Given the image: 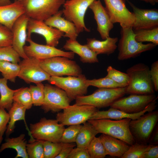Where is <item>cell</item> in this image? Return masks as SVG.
Here are the masks:
<instances>
[{
  "mask_svg": "<svg viewBox=\"0 0 158 158\" xmlns=\"http://www.w3.org/2000/svg\"><path fill=\"white\" fill-rule=\"evenodd\" d=\"M150 68L147 65L140 63L128 68L129 83L126 87V94L147 95L154 94L155 91L151 80Z\"/></svg>",
  "mask_w": 158,
  "mask_h": 158,
  "instance_id": "cell-1",
  "label": "cell"
},
{
  "mask_svg": "<svg viewBox=\"0 0 158 158\" xmlns=\"http://www.w3.org/2000/svg\"><path fill=\"white\" fill-rule=\"evenodd\" d=\"M131 119L125 118L113 120L109 118L89 119L90 123L99 133L109 135L121 140L131 145L135 141L129 128Z\"/></svg>",
  "mask_w": 158,
  "mask_h": 158,
  "instance_id": "cell-2",
  "label": "cell"
},
{
  "mask_svg": "<svg viewBox=\"0 0 158 158\" xmlns=\"http://www.w3.org/2000/svg\"><path fill=\"white\" fill-rule=\"evenodd\" d=\"M120 33L117 57L119 61L135 57L143 52L152 50L157 46L152 43L144 44L137 41L132 27L121 28Z\"/></svg>",
  "mask_w": 158,
  "mask_h": 158,
  "instance_id": "cell-3",
  "label": "cell"
},
{
  "mask_svg": "<svg viewBox=\"0 0 158 158\" xmlns=\"http://www.w3.org/2000/svg\"><path fill=\"white\" fill-rule=\"evenodd\" d=\"M125 94L126 87L99 88L91 95L77 97L75 99V104L88 105L97 108L106 107L110 106Z\"/></svg>",
  "mask_w": 158,
  "mask_h": 158,
  "instance_id": "cell-4",
  "label": "cell"
},
{
  "mask_svg": "<svg viewBox=\"0 0 158 158\" xmlns=\"http://www.w3.org/2000/svg\"><path fill=\"white\" fill-rule=\"evenodd\" d=\"M65 0H24L21 1L25 13L29 18L44 21L54 15Z\"/></svg>",
  "mask_w": 158,
  "mask_h": 158,
  "instance_id": "cell-5",
  "label": "cell"
},
{
  "mask_svg": "<svg viewBox=\"0 0 158 158\" xmlns=\"http://www.w3.org/2000/svg\"><path fill=\"white\" fill-rule=\"evenodd\" d=\"M40 65L50 77L77 76L82 74V69L76 62L65 57L57 56L40 60Z\"/></svg>",
  "mask_w": 158,
  "mask_h": 158,
  "instance_id": "cell-6",
  "label": "cell"
},
{
  "mask_svg": "<svg viewBox=\"0 0 158 158\" xmlns=\"http://www.w3.org/2000/svg\"><path fill=\"white\" fill-rule=\"evenodd\" d=\"M147 112L130 122V130L136 142L148 144L151 135L157 124L158 110Z\"/></svg>",
  "mask_w": 158,
  "mask_h": 158,
  "instance_id": "cell-7",
  "label": "cell"
},
{
  "mask_svg": "<svg viewBox=\"0 0 158 158\" xmlns=\"http://www.w3.org/2000/svg\"><path fill=\"white\" fill-rule=\"evenodd\" d=\"M64 126L56 119L44 117L35 123L30 125L32 138L36 139L53 142H59Z\"/></svg>",
  "mask_w": 158,
  "mask_h": 158,
  "instance_id": "cell-8",
  "label": "cell"
},
{
  "mask_svg": "<svg viewBox=\"0 0 158 158\" xmlns=\"http://www.w3.org/2000/svg\"><path fill=\"white\" fill-rule=\"evenodd\" d=\"M48 81L64 90L71 101L86 95L89 86L87 79L82 74L77 76H51Z\"/></svg>",
  "mask_w": 158,
  "mask_h": 158,
  "instance_id": "cell-9",
  "label": "cell"
},
{
  "mask_svg": "<svg viewBox=\"0 0 158 158\" xmlns=\"http://www.w3.org/2000/svg\"><path fill=\"white\" fill-rule=\"evenodd\" d=\"M95 0H67L65 1L62 11L64 18L73 23L79 34L90 30L85 25L84 18L87 8Z\"/></svg>",
  "mask_w": 158,
  "mask_h": 158,
  "instance_id": "cell-10",
  "label": "cell"
},
{
  "mask_svg": "<svg viewBox=\"0 0 158 158\" xmlns=\"http://www.w3.org/2000/svg\"><path fill=\"white\" fill-rule=\"evenodd\" d=\"M97 110L92 106L75 104L64 109L63 112H57L56 119L64 126L81 125L87 121Z\"/></svg>",
  "mask_w": 158,
  "mask_h": 158,
  "instance_id": "cell-11",
  "label": "cell"
},
{
  "mask_svg": "<svg viewBox=\"0 0 158 158\" xmlns=\"http://www.w3.org/2000/svg\"><path fill=\"white\" fill-rule=\"evenodd\" d=\"M44 90V99L41 106L44 112H58L70 105L71 100L60 88L46 84Z\"/></svg>",
  "mask_w": 158,
  "mask_h": 158,
  "instance_id": "cell-12",
  "label": "cell"
},
{
  "mask_svg": "<svg viewBox=\"0 0 158 158\" xmlns=\"http://www.w3.org/2000/svg\"><path fill=\"white\" fill-rule=\"evenodd\" d=\"M40 60L28 57L19 62L20 70L18 77L26 83L37 84L48 80L50 76L41 67Z\"/></svg>",
  "mask_w": 158,
  "mask_h": 158,
  "instance_id": "cell-13",
  "label": "cell"
},
{
  "mask_svg": "<svg viewBox=\"0 0 158 158\" xmlns=\"http://www.w3.org/2000/svg\"><path fill=\"white\" fill-rule=\"evenodd\" d=\"M157 98L154 94H130L118 99L110 107L129 113H138L144 110Z\"/></svg>",
  "mask_w": 158,
  "mask_h": 158,
  "instance_id": "cell-14",
  "label": "cell"
},
{
  "mask_svg": "<svg viewBox=\"0 0 158 158\" xmlns=\"http://www.w3.org/2000/svg\"><path fill=\"white\" fill-rule=\"evenodd\" d=\"M105 8L114 24L118 23L121 28L132 27L135 20L133 12L126 8L125 0H104Z\"/></svg>",
  "mask_w": 158,
  "mask_h": 158,
  "instance_id": "cell-15",
  "label": "cell"
},
{
  "mask_svg": "<svg viewBox=\"0 0 158 158\" xmlns=\"http://www.w3.org/2000/svg\"><path fill=\"white\" fill-rule=\"evenodd\" d=\"M29 45H25L24 52L28 57L35 58L40 60L51 57L61 56L70 59H74L75 53L72 51H65L55 47L38 44L33 41L31 37H27L26 40Z\"/></svg>",
  "mask_w": 158,
  "mask_h": 158,
  "instance_id": "cell-16",
  "label": "cell"
},
{
  "mask_svg": "<svg viewBox=\"0 0 158 158\" xmlns=\"http://www.w3.org/2000/svg\"><path fill=\"white\" fill-rule=\"evenodd\" d=\"M27 37L35 33L41 35L45 38L46 45L57 46L64 33L58 29L47 25L44 21L29 18L27 27Z\"/></svg>",
  "mask_w": 158,
  "mask_h": 158,
  "instance_id": "cell-17",
  "label": "cell"
},
{
  "mask_svg": "<svg viewBox=\"0 0 158 158\" xmlns=\"http://www.w3.org/2000/svg\"><path fill=\"white\" fill-rule=\"evenodd\" d=\"M29 19L25 14H23L15 22L11 30L12 46L23 59L28 58L24 52V47L27 38V27Z\"/></svg>",
  "mask_w": 158,
  "mask_h": 158,
  "instance_id": "cell-18",
  "label": "cell"
},
{
  "mask_svg": "<svg viewBox=\"0 0 158 158\" xmlns=\"http://www.w3.org/2000/svg\"><path fill=\"white\" fill-rule=\"evenodd\" d=\"M89 8L94 15L97 25V30L103 40L109 37V33L114 27V23L105 8L100 0H95Z\"/></svg>",
  "mask_w": 158,
  "mask_h": 158,
  "instance_id": "cell-19",
  "label": "cell"
},
{
  "mask_svg": "<svg viewBox=\"0 0 158 158\" xmlns=\"http://www.w3.org/2000/svg\"><path fill=\"white\" fill-rule=\"evenodd\" d=\"M127 1L132 7L135 16V20L132 26L133 30L158 27V9L140 8L128 0Z\"/></svg>",
  "mask_w": 158,
  "mask_h": 158,
  "instance_id": "cell-20",
  "label": "cell"
},
{
  "mask_svg": "<svg viewBox=\"0 0 158 158\" xmlns=\"http://www.w3.org/2000/svg\"><path fill=\"white\" fill-rule=\"evenodd\" d=\"M157 98L148 105L144 110L138 113H129L111 107L107 110L97 111L92 115L90 119L109 118L118 120L125 118L136 119L147 112L154 110L156 107V100Z\"/></svg>",
  "mask_w": 158,
  "mask_h": 158,
  "instance_id": "cell-21",
  "label": "cell"
},
{
  "mask_svg": "<svg viewBox=\"0 0 158 158\" xmlns=\"http://www.w3.org/2000/svg\"><path fill=\"white\" fill-rule=\"evenodd\" d=\"M62 15V11L59 10L44 22L48 25L63 32V37L71 40H76L79 34L75 26L73 23L63 17Z\"/></svg>",
  "mask_w": 158,
  "mask_h": 158,
  "instance_id": "cell-22",
  "label": "cell"
},
{
  "mask_svg": "<svg viewBox=\"0 0 158 158\" xmlns=\"http://www.w3.org/2000/svg\"><path fill=\"white\" fill-rule=\"evenodd\" d=\"M25 11L21 2L14 1L13 3L0 6V24L11 30L15 22Z\"/></svg>",
  "mask_w": 158,
  "mask_h": 158,
  "instance_id": "cell-23",
  "label": "cell"
},
{
  "mask_svg": "<svg viewBox=\"0 0 158 158\" xmlns=\"http://www.w3.org/2000/svg\"><path fill=\"white\" fill-rule=\"evenodd\" d=\"M66 50L70 51L78 55L83 63H94L99 62L98 54L91 50L86 44H80L76 40L69 39L63 46Z\"/></svg>",
  "mask_w": 158,
  "mask_h": 158,
  "instance_id": "cell-24",
  "label": "cell"
},
{
  "mask_svg": "<svg viewBox=\"0 0 158 158\" xmlns=\"http://www.w3.org/2000/svg\"><path fill=\"white\" fill-rule=\"evenodd\" d=\"M108 155L121 158L130 146L124 141L106 134H102L99 137Z\"/></svg>",
  "mask_w": 158,
  "mask_h": 158,
  "instance_id": "cell-25",
  "label": "cell"
},
{
  "mask_svg": "<svg viewBox=\"0 0 158 158\" xmlns=\"http://www.w3.org/2000/svg\"><path fill=\"white\" fill-rule=\"evenodd\" d=\"M104 40L100 41L95 38H88L87 39L86 44L98 55H109L114 53L117 47L116 44L118 40V38L109 37Z\"/></svg>",
  "mask_w": 158,
  "mask_h": 158,
  "instance_id": "cell-26",
  "label": "cell"
},
{
  "mask_svg": "<svg viewBox=\"0 0 158 158\" xmlns=\"http://www.w3.org/2000/svg\"><path fill=\"white\" fill-rule=\"evenodd\" d=\"M27 109L23 106L15 102H13L12 106L8 111L10 120L5 132L6 137H9L14 131L15 123L19 120H23L25 124L26 128L30 137H31L29 129L26 124L25 120V114Z\"/></svg>",
  "mask_w": 158,
  "mask_h": 158,
  "instance_id": "cell-27",
  "label": "cell"
},
{
  "mask_svg": "<svg viewBox=\"0 0 158 158\" xmlns=\"http://www.w3.org/2000/svg\"><path fill=\"white\" fill-rule=\"evenodd\" d=\"M25 137V134H22L16 137H6L5 142L0 147V152L6 149L12 148L16 150L17 152L15 158H29L26 150L27 141Z\"/></svg>",
  "mask_w": 158,
  "mask_h": 158,
  "instance_id": "cell-28",
  "label": "cell"
},
{
  "mask_svg": "<svg viewBox=\"0 0 158 158\" xmlns=\"http://www.w3.org/2000/svg\"><path fill=\"white\" fill-rule=\"evenodd\" d=\"M98 133L96 130L89 122L84 123L76 139L75 142L77 147L87 148L92 139Z\"/></svg>",
  "mask_w": 158,
  "mask_h": 158,
  "instance_id": "cell-29",
  "label": "cell"
},
{
  "mask_svg": "<svg viewBox=\"0 0 158 158\" xmlns=\"http://www.w3.org/2000/svg\"><path fill=\"white\" fill-rule=\"evenodd\" d=\"M7 83V80L0 78V109H4L8 111L12 106L13 95L17 89H11Z\"/></svg>",
  "mask_w": 158,
  "mask_h": 158,
  "instance_id": "cell-30",
  "label": "cell"
},
{
  "mask_svg": "<svg viewBox=\"0 0 158 158\" xmlns=\"http://www.w3.org/2000/svg\"><path fill=\"white\" fill-rule=\"evenodd\" d=\"M135 40L139 42H150L158 44V27L152 29L133 30Z\"/></svg>",
  "mask_w": 158,
  "mask_h": 158,
  "instance_id": "cell-31",
  "label": "cell"
},
{
  "mask_svg": "<svg viewBox=\"0 0 158 158\" xmlns=\"http://www.w3.org/2000/svg\"><path fill=\"white\" fill-rule=\"evenodd\" d=\"M20 70L19 64L6 61H0V72L3 78L15 82Z\"/></svg>",
  "mask_w": 158,
  "mask_h": 158,
  "instance_id": "cell-32",
  "label": "cell"
},
{
  "mask_svg": "<svg viewBox=\"0 0 158 158\" xmlns=\"http://www.w3.org/2000/svg\"><path fill=\"white\" fill-rule=\"evenodd\" d=\"M13 102H15L24 107L28 110L33 105L31 94L28 87L17 89L13 97Z\"/></svg>",
  "mask_w": 158,
  "mask_h": 158,
  "instance_id": "cell-33",
  "label": "cell"
},
{
  "mask_svg": "<svg viewBox=\"0 0 158 158\" xmlns=\"http://www.w3.org/2000/svg\"><path fill=\"white\" fill-rule=\"evenodd\" d=\"M90 158H104L108 155L99 137H95L87 148Z\"/></svg>",
  "mask_w": 158,
  "mask_h": 158,
  "instance_id": "cell-34",
  "label": "cell"
},
{
  "mask_svg": "<svg viewBox=\"0 0 158 158\" xmlns=\"http://www.w3.org/2000/svg\"><path fill=\"white\" fill-rule=\"evenodd\" d=\"M26 150L29 158H44L43 140H29L26 145Z\"/></svg>",
  "mask_w": 158,
  "mask_h": 158,
  "instance_id": "cell-35",
  "label": "cell"
},
{
  "mask_svg": "<svg viewBox=\"0 0 158 158\" xmlns=\"http://www.w3.org/2000/svg\"><path fill=\"white\" fill-rule=\"evenodd\" d=\"M107 74L106 76L110 78L117 83L126 87L128 85L130 78L127 73L117 70L111 66L107 67Z\"/></svg>",
  "mask_w": 158,
  "mask_h": 158,
  "instance_id": "cell-36",
  "label": "cell"
},
{
  "mask_svg": "<svg viewBox=\"0 0 158 158\" xmlns=\"http://www.w3.org/2000/svg\"><path fill=\"white\" fill-rule=\"evenodd\" d=\"M19 55L12 46L0 48V61L18 63L20 60Z\"/></svg>",
  "mask_w": 158,
  "mask_h": 158,
  "instance_id": "cell-37",
  "label": "cell"
},
{
  "mask_svg": "<svg viewBox=\"0 0 158 158\" xmlns=\"http://www.w3.org/2000/svg\"><path fill=\"white\" fill-rule=\"evenodd\" d=\"M31 85L29 89L31 94L33 104L34 106H41L44 99V85L42 82Z\"/></svg>",
  "mask_w": 158,
  "mask_h": 158,
  "instance_id": "cell-38",
  "label": "cell"
},
{
  "mask_svg": "<svg viewBox=\"0 0 158 158\" xmlns=\"http://www.w3.org/2000/svg\"><path fill=\"white\" fill-rule=\"evenodd\" d=\"M148 145V144L136 142L130 146L128 150L121 158H143V154Z\"/></svg>",
  "mask_w": 158,
  "mask_h": 158,
  "instance_id": "cell-39",
  "label": "cell"
},
{
  "mask_svg": "<svg viewBox=\"0 0 158 158\" xmlns=\"http://www.w3.org/2000/svg\"><path fill=\"white\" fill-rule=\"evenodd\" d=\"M82 126L81 125H71L65 128L59 142L63 143L75 142L78 135Z\"/></svg>",
  "mask_w": 158,
  "mask_h": 158,
  "instance_id": "cell-40",
  "label": "cell"
},
{
  "mask_svg": "<svg viewBox=\"0 0 158 158\" xmlns=\"http://www.w3.org/2000/svg\"><path fill=\"white\" fill-rule=\"evenodd\" d=\"M62 143L43 141L44 158H55L61 149Z\"/></svg>",
  "mask_w": 158,
  "mask_h": 158,
  "instance_id": "cell-41",
  "label": "cell"
},
{
  "mask_svg": "<svg viewBox=\"0 0 158 158\" xmlns=\"http://www.w3.org/2000/svg\"><path fill=\"white\" fill-rule=\"evenodd\" d=\"M87 83L89 86H91L99 88H114L123 87L116 83L110 78L105 76L99 79H87Z\"/></svg>",
  "mask_w": 158,
  "mask_h": 158,
  "instance_id": "cell-42",
  "label": "cell"
},
{
  "mask_svg": "<svg viewBox=\"0 0 158 158\" xmlns=\"http://www.w3.org/2000/svg\"><path fill=\"white\" fill-rule=\"evenodd\" d=\"M11 31L6 27L0 24V48L12 46Z\"/></svg>",
  "mask_w": 158,
  "mask_h": 158,
  "instance_id": "cell-43",
  "label": "cell"
},
{
  "mask_svg": "<svg viewBox=\"0 0 158 158\" xmlns=\"http://www.w3.org/2000/svg\"><path fill=\"white\" fill-rule=\"evenodd\" d=\"M10 120L8 112L4 109H0V139L6 132Z\"/></svg>",
  "mask_w": 158,
  "mask_h": 158,
  "instance_id": "cell-44",
  "label": "cell"
},
{
  "mask_svg": "<svg viewBox=\"0 0 158 158\" xmlns=\"http://www.w3.org/2000/svg\"><path fill=\"white\" fill-rule=\"evenodd\" d=\"M150 76L155 91H158V61L153 63L150 69Z\"/></svg>",
  "mask_w": 158,
  "mask_h": 158,
  "instance_id": "cell-45",
  "label": "cell"
},
{
  "mask_svg": "<svg viewBox=\"0 0 158 158\" xmlns=\"http://www.w3.org/2000/svg\"><path fill=\"white\" fill-rule=\"evenodd\" d=\"M68 158H90L87 148H74Z\"/></svg>",
  "mask_w": 158,
  "mask_h": 158,
  "instance_id": "cell-46",
  "label": "cell"
},
{
  "mask_svg": "<svg viewBox=\"0 0 158 158\" xmlns=\"http://www.w3.org/2000/svg\"><path fill=\"white\" fill-rule=\"evenodd\" d=\"M75 146V145L74 143H62L61 151L55 158H68Z\"/></svg>",
  "mask_w": 158,
  "mask_h": 158,
  "instance_id": "cell-47",
  "label": "cell"
},
{
  "mask_svg": "<svg viewBox=\"0 0 158 158\" xmlns=\"http://www.w3.org/2000/svg\"><path fill=\"white\" fill-rule=\"evenodd\" d=\"M158 145H149L143 158H158Z\"/></svg>",
  "mask_w": 158,
  "mask_h": 158,
  "instance_id": "cell-48",
  "label": "cell"
},
{
  "mask_svg": "<svg viewBox=\"0 0 158 158\" xmlns=\"http://www.w3.org/2000/svg\"><path fill=\"white\" fill-rule=\"evenodd\" d=\"M148 144L158 145V124L156 125L150 138Z\"/></svg>",
  "mask_w": 158,
  "mask_h": 158,
  "instance_id": "cell-49",
  "label": "cell"
},
{
  "mask_svg": "<svg viewBox=\"0 0 158 158\" xmlns=\"http://www.w3.org/2000/svg\"><path fill=\"white\" fill-rule=\"evenodd\" d=\"M11 3L10 0H0V6H4Z\"/></svg>",
  "mask_w": 158,
  "mask_h": 158,
  "instance_id": "cell-50",
  "label": "cell"
},
{
  "mask_svg": "<svg viewBox=\"0 0 158 158\" xmlns=\"http://www.w3.org/2000/svg\"><path fill=\"white\" fill-rule=\"evenodd\" d=\"M149 2L152 5H154L155 4L158 2V0H148Z\"/></svg>",
  "mask_w": 158,
  "mask_h": 158,
  "instance_id": "cell-51",
  "label": "cell"
},
{
  "mask_svg": "<svg viewBox=\"0 0 158 158\" xmlns=\"http://www.w3.org/2000/svg\"><path fill=\"white\" fill-rule=\"evenodd\" d=\"M3 139V138H1L0 139V145H1V143L2 142Z\"/></svg>",
  "mask_w": 158,
  "mask_h": 158,
  "instance_id": "cell-52",
  "label": "cell"
},
{
  "mask_svg": "<svg viewBox=\"0 0 158 158\" xmlns=\"http://www.w3.org/2000/svg\"><path fill=\"white\" fill-rule=\"evenodd\" d=\"M142 1H144L146 2H149V0H141Z\"/></svg>",
  "mask_w": 158,
  "mask_h": 158,
  "instance_id": "cell-53",
  "label": "cell"
},
{
  "mask_svg": "<svg viewBox=\"0 0 158 158\" xmlns=\"http://www.w3.org/2000/svg\"><path fill=\"white\" fill-rule=\"evenodd\" d=\"M14 0V1H19L21 2V1H23L24 0Z\"/></svg>",
  "mask_w": 158,
  "mask_h": 158,
  "instance_id": "cell-54",
  "label": "cell"
}]
</instances>
